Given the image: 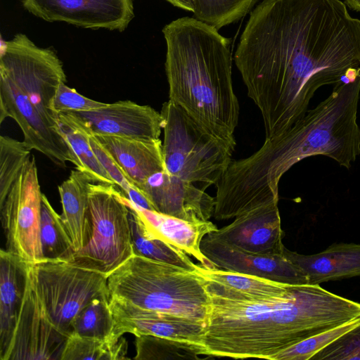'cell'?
Segmentation results:
<instances>
[{
	"instance_id": "cell-23",
	"label": "cell",
	"mask_w": 360,
	"mask_h": 360,
	"mask_svg": "<svg viewBox=\"0 0 360 360\" xmlns=\"http://www.w3.org/2000/svg\"><path fill=\"white\" fill-rule=\"evenodd\" d=\"M197 271L209 282L210 290L223 297L235 300H265L284 295L290 284L262 277L198 265Z\"/></svg>"
},
{
	"instance_id": "cell-34",
	"label": "cell",
	"mask_w": 360,
	"mask_h": 360,
	"mask_svg": "<svg viewBox=\"0 0 360 360\" xmlns=\"http://www.w3.org/2000/svg\"><path fill=\"white\" fill-rule=\"evenodd\" d=\"M312 360H360V324L317 352Z\"/></svg>"
},
{
	"instance_id": "cell-19",
	"label": "cell",
	"mask_w": 360,
	"mask_h": 360,
	"mask_svg": "<svg viewBox=\"0 0 360 360\" xmlns=\"http://www.w3.org/2000/svg\"><path fill=\"white\" fill-rule=\"evenodd\" d=\"M127 201L139 215L148 236L160 238L179 248L193 257L206 268L217 267L200 249L204 237L218 229L211 221L192 222L156 211L143 209L133 204L127 198Z\"/></svg>"
},
{
	"instance_id": "cell-15",
	"label": "cell",
	"mask_w": 360,
	"mask_h": 360,
	"mask_svg": "<svg viewBox=\"0 0 360 360\" xmlns=\"http://www.w3.org/2000/svg\"><path fill=\"white\" fill-rule=\"evenodd\" d=\"M109 306L114 321L112 335L115 338L124 333L135 337L151 335L202 345L205 327L202 323L145 309L114 297H110Z\"/></svg>"
},
{
	"instance_id": "cell-27",
	"label": "cell",
	"mask_w": 360,
	"mask_h": 360,
	"mask_svg": "<svg viewBox=\"0 0 360 360\" xmlns=\"http://www.w3.org/2000/svg\"><path fill=\"white\" fill-rule=\"evenodd\" d=\"M40 240L44 259L72 261L76 251L61 215L42 194Z\"/></svg>"
},
{
	"instance_id": "cell-26",
	"label": "cell",
	"mask_w": 360,
	"mask_h": 360,
	"mask_svg": "<svg viewBox=\"0 0 360 360\" xmlns=\"http://www.w3.org/2000/svg\"><path fill=\"white\" fill-rule=\"evenodd\" d=\"M129 207V224L134 255L150 259L196 271L195 264L188 254L179 248L158 238L148 236L135 210Z\"/></svg>"
},
{
	"instance_id": "cell-13",
	"label": "cell",
	"mask_w": 360,
	"mask_h": 360,
	"mask_svg": "<svg viewBox=\"0 0 360 360\" xmlns=\"http://www.w3.org/2000/svg\"><path fill=\"white\" fill-rule=\"evenodd\" d=\"M28 12L47 22L124 31L134 17L133 0H21Z\"/></svg>"
},
{
	"instance_id": "cell-18",
	"label": "cell",
	"mask_w": 360,
	"mask_h": 360,
	"mask_svg": "<svg viewBox=\"0 0 360 360\" xmlns=\"http://www.w3.org/2000/svg\"><path fill=\"white\" fill-rule=\"evenodd\" d=\"M94 134L158 139L162 129L160 112L147 105L120 101L89 111L73 112Z\"/></svg>"
},
{
	"instance_id": "cell-9",
	"label": "cell",
	"mask_w": 360,
	"mask_h": 360,
	"mask_svg": "<svg viewBox=\"0 0 360 360\" xmlns=\"http://www.w3.org/2000/svg\"><path fill=\"white\" fill-rule=\"evenodd\" d=\"M0 75L9 78L47 122L59 130L53 101L59 85L66 83L67 77L53 49L37 46L27 35L17 34L4 44L1 42Z\"/></svg>"
},
{
	"instance_id": "cell-16",
	"label": "cell",
	"mask_w": 360,
	"mask_h": 360,
	"mask_svg": "<svg viewBox=\"0 0 360 360\" xmlns=\"http://www.w3.org/2000/svg\"><path fill=\"white\" fill-rule=\"evenodd\" d=\"M202 253L220 269L254 275L290 285H307L306 274L283 254L265 255L242 250L207 235L202 240Z\"/></svg>"
},
{
	"instance_id": "cell-33",
	"label": "cell",
	"mask_w": 360,
	"mask_h": 360,
	"mask_svg": "<svg viewBox=\"0 0 360 360\" xmlns=\"http://www.w3.org/2000/svg\"><path fill=\"white\" fill-rule=\"evenodd\" d=\"M360 324V316L303 340L278 352L272 360H309L319 351Z\"/></svg>"
},
{
	"instance_id": "cell-1",
	"label": "cell",
	"mask_w": 360,
	"mask_h": 360,
	"mask_svg": "<svg viewBox=\"0 0 360 360\" xmlns=\"http://www.w3.org/2000/svg\"><path fill=\"white\" fill-rule=\"evenodd\" d=\"M234 61L271 138L306 113L317 89L360 66V19L341 0H262Z\"/></svg>"
},
{
	"instance_id": "cell-25",
	"label": "cell",
	"mask_w": 360,
	"mask_h": 360,
	"mask_svg": "<svg viewBox=\"0 0 360 360\" xmlns=\"http://www.w3.org/2000/svg\"><path fill=\"white\" fill-rule=\"evenodd\" d=\"M58 124L69 147L75 168L93 182L115 185L92 149L89 141L91 131L86 123L73 112H60Z\"/></svg>"
},
{
	"instance_id": "cell-17",
	"label": "cell",
	"mask_w": 360,
	"mask_h": 360,
	"mask_svg": "<svg viewBox=\"0 0 360 360\" xmlns=\"http://www.w3.org/2000/svg\"><path fill=\"white\" fill-rule=\"evenodd\" d=\"M242 250L265 255H283L281 217L278 203L250 210L231 224L208 234Z\"/></svg>"
},
{
	"instance_id": "cell-28",
	"label": "cell",
	"mask_w": 360,
	"mask_h": 360,
	"mask_svg": "<svg viewBox=\"0 0 360 360\" xmlns=\"http://www.w3.org/2000/svg\"><path fill=\"white\" fill-rule=\"evenodd\" d=\"M127 352V342L122 336L106 339L71 334L65 346L61 360H123Z\"/></svg>"
},
{
	"instance_id": "cell-29",
	"label": "cell",
	"mask_w": 360,
	"mask_h": 360,
	"mask_svg": "<svg viewBox=\"0 0 360 360\" xmlns=\"http://www.w3.org/2000/svg\"><path fill=\"white\" fill-rule=\"evenodd\" d=\"M136 360L200 359V345L151 335L136 337Z\"/></svg>"
},
{
	"instance_id": "cell-36",
	"label": "cell",
	"mask_w": 360,
	"mask_h": 360,
	"mask_svg": "<svg viewBox=\"0 0 360 360\" xmlns=\"http://www.w3.org/2000/svg\"><path fill=\"white\" fill-rule=\"evenodd\" d=\"M175 7L186 11L192 12L194 10V0H165Z\"/></svg>"
},
{
	"instance_id": "cell-14",
	"label": "cell",
	"mask_w": 360,
	"mask_h": 360,
	"mask_svg": "<svg viewBox=\"0 0 360 360\" xmlns=\"http://www.w3.org/2000/svg\"><path fill=\"white\" fill-rule=\"evenodd\" d=\"M140 190L158 212L192 222L207 221L214 215L215 198L166 169L149 176Z\"/></svg>"
},
{
	"instance_id": "cell-30",
	"label": "cell",
	"mask_w": 360,
	"mask_h": 360,
	"mask_svg": "<svg viewBox=\"0 0 360 360\" xmlns=\"http://www.w3.org/2000/svg\"><path fill=\"white\" fill-rule=\"evenodd\" d=\"M259 0H194L193 18L218 30L250 13Z\"/></svg>"
},
{
	"instance_id": "cell-10",
	"label": "cell",
	"mask_w": 360,
	"mask_h": 360,
	"mask_svg": "<svg viewBox=\"0 0 360 360\" xmlns=\"http://www.w3.org/2000/svg\"><path fill=\"white\" fill-rule=\"evenodd\" d=\"M37 167L31 157L0 202L1 221L6 250L30 264L44 259L40 240L42 201Z\"/></svg>"
},
{
	"instance_id": "cell-37",
	"label": "cell",
	"mask_w": 360,
	"mask_h": 360,
	"mask_svg": "<svg viewBox=\"0 0 360 360\" xmlns=\"http://www.w3.org/2000/svg\"><path fill=\"white\" fill-rule=\"evenodd\" d=\"M343 1L352 10L360 12V0H343Z\"/></svg>"
},
{
	"instance_id": "cell-21",
	"label": "cell",
	"mask_w": 360,
	"mask_h": 360,
	"mask_svg": "<svg viewBox=\"0 0 360 360\" xmlns=\"http://www.w3.org/2000/svg\"><path fill=\"white\" fill-rule=\"evenodd\" d=\"M94 135L139 189L149 176L165 170L162 143L160 139Z\"/></svg>"
},
{
	"instance_id": "cell-31",
	"label": "cell",
	"mask_w": 360,
	"mask_h": 360,
	"mask_svg": "<svg viewBox=\"0 0 360 360\" xmlns=\"http://www.w3.org/2000/svg\"><path fill=\"white\" fill-rule=\"evenodd\" d=\"M108 298H97L85 306L72 322V334L106 339L112 335L114 321Z\"/></svg>"
},
{
	"instance_id": "cell-35",
	"label": "cell",
	"mask_w": 360,
	"mask_h": 360,
	"mask_svg": "<svg viewBox=\"0 0 360 360\" xmlns=\"http://www.w3.org/2000/svg\"><path fill=\"white\" fill-rule=\"evenodd\" d=\"M108 103L99 102L81 95L75 89L61 83L55 94L53 109L58 115L60 112L89 111L104 107Z\"/></svg>"
},
{
	"instance_id": "cell-2",
	"label": "cell",
	"mask_w": 360,
	"mask_h": 360,
	"mask_svg": "<svg viewBox=\"0 0 360 360\" xmlns=\"http://www.w3.org/2000/svg\"><path fill=\"white\" fill-rule=\"evenodd\" d=\"M359 98L360 66L349 69L326 99L287 130L266 139L250 156L232 160L216 184L219 200L236 214L278 203L283 175L311 156L324 155L349 169L360 155Z\"/></svg>"
},
{
	"instance_id": "cell-32",
	"label": "cell",
	"mask_w": 360,
	"mask_h": 360,
	"mask_svg": "<svg viewBox=\"0 0 360 360\" xmlns=\"http://www.w3.org/2000/svg\"><path fill=\"white\" fill-rule=\"evenodd\" d=\"M30 150L23 141L0 136V202L6 198L30 158Z\"/></svg>"
},
{
	"instance_id": "cell-20",
	"label": "cell",
	"mask_w": 360,
	"mask_h": 360,
	"mask_svg": "<svg viewBox=\"0 0 360 360\" xmlns=\"http://www.w3.org/2000/svg\"><path fill=\"white\" fill-rule=\"evenodd\" d=\"M30 263L0 251V359L6 360L23 303Z\"/></svg>"
},
{
	"instance_id": "cell-4",
	"label": "cell",
	"mask_w": 360,
	"mask_h": 360,
	"mask_svg": "<svg viewBox=\"0 0 360 360\" xmlns=\"http://www.w3.org/2000/svg\"><path fill=\"white\" fill-rule=\"evenodd\" d=\"M162 33L169 101L206 130L236 146L240 106L233 86L230 39L193 17L172 21Z\"/></svg>"
},
{
	"instance_id": "cell-5",
	"label": "cell",
	"mask_w": 360,
	"mask_h": 360,
	"mask_svg": "<svg viewBox=\"0 0 360 360\" xmlns=\"http://www.w3.org/2000/svg\"><path fill=\"white\" fill-rule=\"evenodd\" d=\"M107 281L110 297L207 323L211 307L209 282L197 270L134 255Z\"/></svg>"
},
{
	"instance_id": "cell-3",
	"label": "cell",
	"mask_w": 360,
	"mask_h": 360,
	"mask_svg": "<svg viewBox=\"0 0 360 360\" xmlns=\"http://www.w3.org/2000/svg\"><path fill=\"white\" fill-rule=\"evenodd\" d=\"M202 355L272 360L278 352L360 316V303L319 284L291 285L278 298L235 300L210 291Z\"/></svg>"
},
{
	"instance_id": "cell-6",
	"label": "cell",
	"mask_w": 360,
	"mask_h": 360,
	"mask_svg": "<svg viewBox=\"0 0 360 360\" xmlns=\"http://www.w3.org/2000/svg\"><path fill=\"white\" fill-rule=\"evenodd\" d=\"M160 114L166 171L203 190L216 185L232 161L236 146L206 130L169 100Z\"/></svg>"
},
{
	"instance_id": "cell-22",
	"label": "cell",
	"mask_w": 360,
	"mask_h": 360,
	"mask_svg": "<svg viewBox=\"0 0 360 360\" xmlns=\"http://www.w3.org/2000/svg\"><path fill=\"white\" fill-rule=\"evenodd\" d=\"M283 255L302 270L311 285L360 276V244L335 243L313 255H302L285 247Z\"/></svg>"
},
{
	"instance_id": "cell-24",
	"label": "cell",
	"mask_w": 360,
	"mask_h": 360,
	"mask_svg": "<svg viewBox=\"0 0 360 360\" xmlns=\"http://www.w3.org/2000/svg\"><path fill=\"white\" fill-rule=\"evenodd\" d=\"M91 181L85 174L76 169L58 188L63 208L61 217L76 252L86 245L91 237L89 200Z\"/></svg>"
},
{
	"instance_id": "cell-7",
	"label": "cell",
	"mask_w": 360,
	"mask_h": 360,
	"mask_svg": "<svg viewBox=\"0 0 360 360\" xmlns=\"http://www.w3.org/2000/svg\"><path fill=\"white\" fill-rule=\"evenodd\" d=\"M89 200L91 237L71 262L108 276L134 255L129 207L125 196L112 184L91 181Z\"/></svg>"
},
{
	"instance_id": "cell-12",
	"label": "cell",
	"mask_w": 360,
	"mask_h": 360,
	"mask_svg": "<svg viewBox=\"0 0 360 360\" xmlns=\"http://www.w3.org/2000/svg\"><path fill=\"white\" fill-rule=\"evenodd\" d=\"M19 125L24 143L57 165L65 167L73 163L69 147L60 131L43 117L28 97L7 77L0 75V124L6 118Z\"/></svg>"
},
{
	"instance_id": "cell-8",
	"label": "cell",
	"mask_w": 360,
	"mask_h": 360,
	"mask_svg": "<svg viewBox=\"0 0 360 360\" xmlns=\"http://www.w3.org/2000/svg\"><path fill=\"white\" fill-rule=\"evenodd\" d=\"M36 290L53 325L67 336L72 322L89 302L110 299L108 276L71 261L43 259L32 264Z\"/></svg>"
},
{
	"instance_id": "cell-11",
	"label": "cell",
	"mask_w": 360,
	"mask_h": 360,
	"mask_svg": "<svg viewBox=\"0 0 360 360\" xmlns=\"http://www.w3.org/2000/svg\"><path fill=\"white\" fill-rule=\"evenodd\" d=\"M68 336L51 322L37 295L32 264L6 360H61Z\"/></svg>"
}]
</instances>
